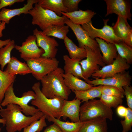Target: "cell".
<instances>
[{"instance_id":"cell-44","label":"cell","mask_w":132,"mask_h":132,"mask_svg":"<svg viewBox=\"0 0 132 132\" xmlns=\"http://www.w3.org/2000/svg\"><path fill=\"white\" fill-rule=\"evenodd\" d=\"M5 121L2 119L0 118V123L2 124L4 126H5Z\"/></svg>"},{"instance_id":"cell-5","label":"cell","mask_w":132,"mask_h":132,"mask_svg":"<svg viewBox=\"0 0 132 132\" xmlns=\"http://www.w3.org/2000/svg\"><path fill=\"white\" fill-rule=\"evenodd\" d=\"M113 113L111 109L105 105L100 100L93 99L84 102L80 107V121L84 122L98 117L113 119Z\"/></svg>"},{"instance_id":"cell-8","label":"cell","mask_w":132,"mask_h":132,"mask_svg":"<svg viewBox=\"0 0 132 132\" xmlns=\"http://www.w3.org/2000/svg\"><path fill=\"white\" fill-rule=\"evenodd\" d=\"M85 48L87 52L86 58L81 61L79 63L83 76L86 82L89 81V78L99 69V66L103 67L106 65L103 61L99 47L95 50L87 47H85Z\"/></svg>"},{"instance_id":"cell-29","label":"cell","mask_w":132,"mask_h":132,"mask_svg":"<svg viewBox=\"0 0 132 132\" xmlns=\"http://www.w3.org/2000/svg\"><path fill=\"white\" fill-rule=\"evenodd\" d=\"M47 120L49 121L56 124L63 132H78L83 123L81 121H64L53 117H50Z\"/></svg>"},{"instance_id":"cell-37","label":"cell","mask_w":132,"mask_h":132,"mask_svg":"<svg viewBox=\"0 0 132 132\" xmlns=\"http://www.w3.org/2000/svg\"><path fill=\"white\" fill-rule=\"evenodd\" d=\"M81 0H63L64 6L66 8L68 12H72L78 10L79 3Z\"/></svg>"},{"instance_id":"cell-23","label":"cell","mask_w":132,"mask_h":132,"mask_svg":"<svg viewBox=\"0 0 132 132\" xmlns=\"http://www.w3.org/2000/svg\"><path fill=\"white\" fill-rule=\"evenodd\" d=\"M5 70L13 76L17 74L24 75L32 73L31 70L26 63L20 61L13 56L11 57Z\"/></svg>"},{"instance_id":"cell-22","label":"cell","mask_w":132,"mask_h":132,"mask_svg":"<svg viewBox=\"0 0 132 132\" xmlns=\"http://www.w3.org/2000/svg\"><path fill=\"white\" fill-rule=\"evenodd\" d=\"M62 76L66 86L73 92L85 90L93 87L72 74L64 73Z\"/></svg>"},{"instance_id":"cell-27","label":"cell","mask_w":132,"mask_h":132,"mask_svg":"<svg viewBox=\"0 0 132 132\" xmlns=\"http://www.w3.org/2000/svg\"><path fill=\"white\" fill-rule=\"evenodd\" d=\"M43 8L50 10L61 16L62 12H68L64 5L63 0H39L37 3Z\"/></svg>"},{"instance_id":"cell-28","label":"cell","mask_w":132,"mask_h":132,"mask_svg":"<svg viewBox=\"0 0 132 132\" xmlns=\"http://www.w3.org/2000/svg\"><path fill=\"white\" fill-rule=\"evenodd\" d=\"M69 27L67 25H52L42 31L45 35L54 37L64 40L69 31Z\"/></svg>"},{"instance_id":"cell-12","label":"cell","mask_w":132,"mask_h":132,"mask_svg":"<svg viewBox=\"0 0 132 132\" xmlns=\"http://www.w3.org/2000/svg\"><path fill=\"white\" fill-rule=\"evenodd\" d=\"M14 48L20 53V57L24 60L40 57L44 53L43 49L38 46L36 37L34 35L28 36L21 46L15 45Z\"/></svg>"},{"instance_id":"cell-33","label":"cell","mask_w":132,"mask_h":132,"mask_svg":"<svg viewBox=\"0 0 132 132\" xmlns=\"http://www.w3.org/2000/svg\"><path fill=\"white\" fill-rule=\"evenodd\" d=\"M46 119L45 116L44 115L39 119L34 121L24 128L23 132H40L47 126Z\"/></svg>"},{"instance_id":"cell-36","label":"cell","mask_w":132,"mask_h":132,"mask_svg":"<svg viewBox=\"0 0 132 132\" xmlns=\"http://www.w3.org/2000/svg\"><path fill=\"white\" fill-rule=\"evenodd\" d=\"M127 114L124 120L120 121L122 127V132H128L131 130L132 126V109L127 108Z\"/></svg>"},{"instance_id":"cell-35","label":"cell","mask_w":132,"mask_h":132,"mask_svg":"<svg viewBox=\"0 0 132 132\" xmlns=\"http://www.w3.org/2000/svg\"><path fill=\"white\" fill-rule=\"evenodd\" d=\"M102 94L122 99L124 97V89L117 87L108 85H102Z\"/></svg>"},{"instance_id":"cell-9","label":"cell","mask_w":132,"mask_h":132,"mask_svg":"<svg viewBox=\"0 0 132 132\" xmlns=\"http://www.w3.org/2000/svg\"><path fill=\"white\" fill-rule=\"evenodd\" d=\"M109 20V19L103 20L104 25L100 29L95 28L93 25L92 22L83 25L81 27L93 39L98 37L107 43L114 44L122 42L121 40L115 35L112 27L107 24Z\"/></svg>"},{"instance_id":"cell-41","label":"cell","mask_w":132,"mask_h":132,"mask_svg":"<svg viewBox=\"0 0 132 132\" xmlns=\"http://www.w3.org/2000/svg\"><path fill=\"white\" fill-rule=\"evenodd\" d=\"M116 111L119 116L121 117H124L127 114V109L123 106L120 105L117 107Z\"/></svg>"},{"instance_id":"cell-26","label":"cell","mask_w":132,"mask_h":132,"mask_svg":"<svg viewBox=\"0 0 132 132\" xmlns=\"http://www.w3.org/2000/svg\"><path fill=\"white\" fill-rule=\"evenodd\" d=\"M102 85L93 86L87 90L79 91H74L75 98L84 102L94 99L97 98H100L102 94L101 88Z\"/></svg>"},{"instance_id":"cell-10","label":"cell","mask_w":132,"mask_h":132,"mask_svg":"<svg viewBox=\"0 0 132 132\" xmlns=\"http://www.w3.org/2000/svg\"><path fill=\"white\" fill-rule=\"evenodd\" d=\"M33 35L36 38L37 44L44 51L41 56L48 58H55L59 44L55 38L47 36L36 28L33 31Z\"/></svg>"},{"instance_id":"cell-19","label":"cell","mask_w":132,"mask_h":132,"mask_svg":"<svg viewBox=\"0 0 132 132\" xmlns=\"http://www.w3.org/2000/svg\"><path fill=\"white\" fill-rule=\"evenodd\" d=\"M95 39L102 53V59L104 63L107 65L112 64L118 55L114 44L107 43L99 38H96Z\"/></svg>"},{"instance_id":"cell-14","label":"cell","mask_w":132,"mask_h":132,"mask_svg":"<svg viewBox=\"0 0 132 132\" xmlns=\"http://www.w3.org/2000/svg\"><path fill=\"white\" fill-rule=\"evenodd\" d=\"M64 23L73 31L78 42L79 47L85 48L87 47L93 50L99 47L96 41L91 38L87 31L80 25L74 23L66 17L64 20Z\"/></svg>"},{"instance_id":"cell-34","label":"cell","mask_w":132,"mask_h":132,"mask_svg":"<svg viewBox=\"0 0 132 132\" xmlns=\"http://www.w3.org/2000/svg\"><path fill=\"white\" fill-rule=\"evenodd\" d=\"M100 101L107 107L115 108L122 103V99L102 94L100 98Z\"/></svg>"},{"instance_id":"cell-3","label":"cell","mask_w":132,"mask_h":132,"mask_svg":"<svg viewBox=\"0 0 132 132\" xmlns=\"http://www.w3.org/2000/svg\"><path fill=\"white\" fill-rule=\"evenodd\" d=\"M39 82L35 83L32 88L36 94L35 99L31 101V104L37 107L42 112L47 119L53 117L60 120L61 113L64 100L60 97L48 99L42 92Z\"/></svg>"},{"instance_id":"cell-2","label":"cell","mask_w":132,"mask_h":132,"mask_svg":"<svg viewBox=\"0 0 132 132\" xmlns=\"http://www.w3.org/2000/svg\"><path fill=\"white\" fill-rule=\"evenodd\" d=\"M63 69L58 67L44 77L41 80L42 84L41 91L48 99L60 97L67 100L71 90L65 84L62 75Z\"/></svg>"},{"instance_id":"cell-38","label":"cell","mask_w":132,"mask_h":132,"mask_svg":"<svg viewBox=\"0 0 132 132\" xmlns=\"http://www.w3.org/2000/svg\"><path fill=\"white\" fill-rule=\"evenodd\" d=\"M124 95L125 96L128 108L132 109V87L126 86L123 87Z\"/></svg>"},{"instance_id":"cell-24","label":"cell","mask_w":132,"mask_h":132,"mask_svg":"<svg viewBox=\"0 0 132 132\" xmlns=\"http://www.w3.org/2000/svg\"><path fill=\"white\" fill-rule=\"evenodd\" d=\"M63 59L65 63L63 69L64 74H72L79 78L85 80L79 63L81 60L71 59L67 55H63Z\"/></svg>"},{"instance_id":"cell-43","label":"cell","mask_w":132,"mask_h":132,"mask_svg":"<svg viewBox=\"0 0 132 132\" xmlns=\"http://www.w3.org/2000/svg\"><path fill=\"white\" fill-rule=\"evenodd\" d=\"M11 40L10 39H8L5 40H2L0 39V49L3 46L7 45Z\"/></svg>"},{"instance_id":"cell-42","label":"cell","mask_w":132,"mask_h":132,"mask_svg":"<svg viewBox=\"0 0 132 132\" xmlns=\"http://www.w3.org/2000/svg\"><path fill=\"white\" fill-rule=\"evenodd\" d=\"M6 24L5 22L0 21V38L3 36L2 32L5 28Z\"/></svg>"},{"instance_id":"cell-31","label":"cell","mask_w":132,"mask_h":132,"mask_svg":"<svg viewBox=\"0 0 132 132\" xmlns=\"http://www.w3.org/2000/svg\"><path fill=\"white\" fill-rule=\"evenodd\" d=\"M15 45L14 40H11L7 45L0 49V65L2 70H3L5 66L10 61L11 53Z\"/></svg>"},{"instance_id":"cell-17","label":"cell","mask_w":132,"mask_h":132,"mask_svg":"<svg viewBox=\"0 0 132 132\" xmlns=\"http://www.w3.org/2000/svg\"><path fill=\"white\" fill-rule=\"evenodd\" d=\"M82 102L81 101L75 98L71 101L65 100L61 111V117L64 120L68 118L73 122L80 121L79 113L80 105Z\"/></svg>"},{"instance_id":"cell-39","label":"cell","mask_w":132,"mask_h":132,"mask_svg":"<svg viewBox=\"0 0 132 132\" xmlns=\"http://www.w3.org/2000/svg\"><path fill=\"white\" fill-rule=\"evenodd\" d=\"M24 0H0V10L7 6H11L16 3L22 2Z\"/></svg>"},{"instance_id":"cell-30","label":"cell","mask_w":132,"mask_h":132,"mask_svg":"<svg viewBox=\"0 0 132 132\" xmlns=\"http://www.w3.org/2000/svg\"><path fill=\"white\" fill-rule=\"evenodd\" d=\"M16 76L11 75L5 70L0 69V104L3 100L5 92L9 87L13 83Z\"/></svg>"},{"instance_id":"cell-1","label":"cell","mask_w":132,"mask_h":132,"mask_svg":"<svg viewBox=\"0 0 132 132\" xmlns=\"http://www.w3.org/2000/svg\"><path fill=\"white\" fill-rule=\"evenodd\" d=\"M6 108L0 106V115L5 121L7 132H20L32 122L39 119L44 115L39 111L32 116H27L22 112L19 106L14 104L7 105Z\"/></svg>"},{"instance_id":"cell-13","label":"cell","mask_w":132,"mask_h":132,"mask_svg":"<svg viewBox=\"0 0 132 132\" xmlns=\"http://www.w3.org/2000/svg\"><path fill=\"white\" fill-rule=\"evenodd\" d=\"M132 77L128 71L117 74L112 77L105 78H95L93 79L86 82L93 86L99 85H108L115 87L123 89V87L130 86Z\"/></svg>"},{"instance_id":"cell-6","label":"cell","mask_w":132,"mask_h":132,"mask_svg":"<svg viewBox=\"0 0 132 132\" xmlns=\"http://www.w3.org/2000/svg\"><path fill=\"white\" fill-rule=\"evenodd\" d=\"M28 14L32 17V24L38 26L43 31L51 25H64V20L66 17L64 15L59 16L54 12L43 8L37 3L35 4Z\"/></svg>"},{"instance_id":"cell-15","label":"cell","mask_w":132,"mask_h":132,"mask_svg":"<svg viewBox=\"0 0 132 132\" xmlns=\"http://www.w3.org/2000/svg\"><path fill=\"white\" fill-rule=\"evenodd\" d=\"M107 6L105 16L115 13L125 20H131V3L127 0H104Z\"/></svg>"},{"instance_id":"cell-4","label":"cell","mask_w":132,"mask_h":132,"mask_svg":"<svg viewBox=\"0 0 132 132\" xmlns=\"http://www.w3.org/2000/svg\"><path fill=\"white\" fill-rule=\"evenodd\" d=\"M13 84H11L5 92L0 106L5 107L10 104L17 105L21 108L22 112L27 116H33L39 111L37 108L28 105L30 102L36 98L34 92L32 90H29L23 93L21 97H18L14 93Z\"/></svg>"},{"instance_id":"cell-18","label":"cell","mask_w":132,"mask_h":132,"mask_svg":"<svg viewBox=\"0 0 132 132\" xmlns=\"http://www.w3.org/2000/svg\"><path fill=\"white\" fill-rule=\"evenodd\" d=\"M39 0H27V3L20 8L10 9L3 8L0 11V21L9 24L10 20L16 16L21 14H28L29 11L33 8L34 4L38 3Z\"/></svg>"},{"instance_id":"cell-21","label":"cell","mask_w":132,"mask_h":132,"mask_svg":"<svg viewBox=\"0 0 132 132\" xmlns=\"http://www.w3.org/2000/svg\"><path fill=\"white\" fill-rule=\"evenodd\" d=\"M96 14L92 10L79 9L70 12H62V15L69 19L74 24L82 25L91 22V19Z\"/></svg>"},{"instance_id":"cell-16","label":"cell","mask_w":132,"mask_h":132,"mask_svg":"<svg viewBox=\"0 0 132 132\" xmlns=\"http://www.w3.org/2000/svg\"><path fill=\"white\" fill-rule=\"evenodd\" d=\"M112 27L116 36L132 47V29L127 20L118 16L117 21Z\"/></svg>"},{"instance_id":"cell-40","label":"cell","mask_w":132,"mask_h":132,"mask_svg":"<svg viewBox=\"0 0 132 132\" xmlns=\"http://www.w3.org/2000/svg\"><path fill=\"white\" fill-rule=\"evenodd\" d=\"M43 132H63L56 124L53 123L46 127Z\"/></svg>"},{"instance_id":"cell-32","label":"cell","mask_w":132,"mask_h":132,"mask_svg":"<svg viewBox=\"0 0 132 132\" xmlns=\"http://www.w3.org/2000/svg\"><path fill=\"white\" fill-rule=\"evenodd\" d=\"M118 54L129 64L132 63V48L123 42L114 44Z\"/></svg>"},{"instance_id":"cell-11","label":"cell","mask_w":132,"mask_h":132,"mask_svg":"<svg viewBox=\"0 0 132 132\" xmlns=\"http://www.w3.org/2000/svg\"><path fill=\"white\" fill-rule=\"evenodd\" d=\"M130 65L126 60L118 54L116 58L111 64L105 65L96 71L91 76L93 78H105L112 77L116 74L128 70Z\"/></svg>"},{"instance_id":"cell-45","label":"cell","mask_w":132,"mask_h":132,"mask_svg":"<svg viewBox=\"0 0 132 132\" xmlns=\"http://www.w3.org/2000/svg\"><path fill=\"white\" fill-rule=\"evenodd\" d=\"M1 128L0 127V132H1Z\"/></svg>"},{"instance_id":"cell-25","label":"cell","mask_w":132,"mask_h":132,"mask_svg":"<svg viewBox=\"0 0 132 132\" xmlns=\"http://www.w3.org/2000/svg\"><path fill=\"white\" fill-rule=\"evenodd\" d=\"M64 40L65 46L69 53V56L70 58L81 60L86 58L87 52L85 48L77 46L67 36L65 37Z\"/></svg>"},{"instance_id":"cell-20","label":"cell","mask_w":132,"mask_h":132,"mask_svg":"<svg viewBox=\"0 0 132 132\" xmlns=\"http://www.w3.org/2000/svg\"><path fill=\"white\" fill-rule=\"evenodd\" d=\"M82 122L78 132H108L106 118L98 117Z\"/></svg>"},{"instance_id":"cell-7","label":"cell","mask_w":132,"mask_h":132,"mask_svg":"<svg viewBox=\"0 0 132 132\" xmlns=\"http://www.w3.org/2000/svg\"><path fill=\"white\" fill-rule=\"evenodd\" d=\"M24 60L31 70L33 76L39 81L58 67L59 63L55 58H50L42 56Z\"/></svg>"}]
</instances>
